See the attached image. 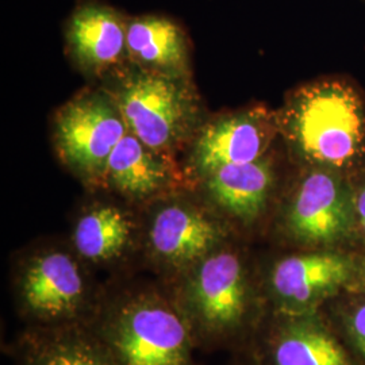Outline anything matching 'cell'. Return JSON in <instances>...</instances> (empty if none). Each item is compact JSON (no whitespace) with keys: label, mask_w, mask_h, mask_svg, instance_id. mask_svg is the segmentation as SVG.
<instances>
[{"label":"cell","mask_w":365,"mask_h":365,"mask_svg":"<svg viewBox=\"0 0 365 365\" xmlns=\"http://www.w3.org/2000/svg\"><path fill=\"white\" fill-rule=\"evenodd\" d=\"M120 111L102 96H84L66 106L56 120L57 145L66 163L92 182L105 179L114 148L126 134Z\"/></svg>","instance_id":"30bf717a"},{"label":"cell","mask_w":365,"mask_h":365,"mask_svg":"<svg viewBox=\"0 0 365 365\" xmlns=\"http://www.w3.org/2000/svg\"><path fill=\"white\" fill-rule=\"evenodd\" d=\"M87 327L118 365H199L195 339L170 289L135 274L105 280Z\"/></svg>","instance_id":"7a4b0ae2"},{"label":"cell","mask_w":365,"mask_h":365,"mask_svg":"<svg viewBox=\"0 0 365 365\" xmlns=\"http://www.w3.org/2000/svg\"><path fill=\"white\" fill-rule=\"evenodd\" d=\"M359 256L341 249H297L259 267L268 313L319 312L327 300L352 289Z\"/></svg>","instance_id":"52a82bcc"},{"label":"cell","mask_w":365,"mask_h":365,"mask_svg":"<svg viewBox=\"0 0 365 365\" xmlns=\"http://www.w3.org/2000/svg\"><path fill=\"white\" fill-rule=\"evenodd\" d=\"M103 287L71 244L29 250L10 274L14 310L27 327H87Z\"/></svg>","instance_id":"3957f363"},{"label":"cell","mask_w":365,"mask_h":365,"mask_svg":"<svg viewBox=\"0 0 365 365\" xmlns=\"http://www.w3.org/2000/svg\"><path fill=\"white\" fill-rule=\"evenodd\" d=\"M6 353L13 365H118L87 327H24Z\"/></svg>","instance_id":"4fadbf2b"},{"label":"cell","mask_w":365,"mask_h":365,"mask_svg":"<svg viewBox=\"0 0 365 365\" xmlns=\"http://www.w3.org/2000/svg\"><path fill=\"white\" fill-rule=\"evenodd\" d=\"M271 140L272 126L264 113L252 111L220 119L209 125L196 143L197 172L207 178L226 165L259 160Z\"/></svg>","instance_id":"5bb4252c"},{"label":"cell","mask_w":365,"mask_h":365,"mask_svg":"<svg viewBox=\"0 0 365 365\" xmlns=\"http://www.w3.org/2000/svg\"><path fill=\"white\" fill-rule=\"evenodd\" d=\"M117 102L131 134L152 150L167 148L182 130L185 99L167 75L150 72L133 76L120 87Z\"/></svg>","instance_id":"8fae6325"},{"label":"cell","mask_w":365,"mask_h":365,"mask_svg":"<svg viewBox=\"0 0 365 365\" xmlns=\"http://www.w3.org/2000/svg\"><path fill=\"white\" fill-rule=\"evenodd\" d=\"M339 324L353 351L365 361V294L349 300L341 309Z\"/></svg>","instance_id":"ac0fdd59"},{"label":"cell","mask_w":365,"mask_h":365,"mask_svg":"<svg viewBox=\"0 0 365 365\" xmlns=\"http://www.w3.org/2000/svg\"><path fill=\"white\" fill-rule=\"evenodd\" d=\"M126 46L133 58L158 71H179L185 66L187 41L182 27L163 15L130 21Z\"/></svg>","instance_id":"e0dca14e"},{"label":"cell","mask_w":365,"mask_h":365,"mask_svg":"<svg viewBox=\"0 0 365 365\" xmlns=\"http://www.w3.org/2000/svg\"><path fill=\"white\" fill-rule=\"evenodd\" d=\"M274 184L272 165L261 157L212 172L206 178L205 197L210 207L233 230H250L269 211Z\"/></svg>","instance_id":"7c38bea8"},{"label":"cell","mask_w":365,"mask_h":365,"mask_svg":"<svg viewBox=\"0 0 365 365\" xmlns=\"http://www.w3.org/2000/svg\"><path fill=\"white\" fill-rule=\"evenodd\" d=\"M128 25L120 14L103 3H81L66 24L71 52L87 68L113 66L128 51Z\"/></svg>","instance_id":"9a60e30c"},{"label":"cell","mask_w":365,"mask_h":365,"mask_svg":"<svg viewBox=\"0 0 365 365\" xmlns=\"http://www.w3.org/2000/svg\"><path fill=\"white\" fill-rule=\"evenodd\" d=\"M167 288L202 352H244L268 314L259 267L235 240L210 253Z\"/></svg>","instance_id":"6da1fadb"},{"label":"cell","mask_w":365,"mask_h":365,"mask_svg":"<svg viewBox=\"0 0 365 365\" xmlns=\"http://www.w3.org/2000/svg\"><path fill=\"white\" fill-rule=\"evenodd\" d=\"M295 152L312 167L344 170L365 153V107L349 84L317 81L295 92L283 113Z\"/></svg>","instance_id":"277c9868"},{"label":"cell","mask_w":365,"mask_h":365,"mask_svg":"<svg viewBox=\"0 0 365 365\" xmlns=\"http://www.w3.org/2000/svg\"><path fill=\"white\" fill-rule=\"evenodd\" d=\"M235 240V230L209 205L168 199L144 220V268L170 286L210 253Z\"/></svg>","instance_id":"5b68a950"},{"label":"cell","mask_w":365,"mask_h":365,"mask_svg":"<svg viewBox=\"0 0 365 365\" xmlns=\"http://www.w3.org/2000/svg\"><path fill=\"white\" fill-rule=\"evenodd\" d=\"M352 289L359 291L360 294H365V255L359 257L357 274H356Z\"/></svg>","instance_id":"ffe728a7"},{"label":"cell","mask_w":365,"mask_h":365,"mask_svg":"<svg viewBox=\"0 0 365 365\" xmlns=\"http://www.w3.org/2000/svg\"><path fill=\"white\" fill-rule=\"evenodd\" d=\"M354 203V235L365 242V178L353 185Z\"/></svg>","instance_id":"d6986e66"},{"label":"cell","mask_w":365,"mask_h":365,"mask_svg":"<svg viewBox=\"0 0 365 365\" xmlns=\"http://www.w3.org/2000/svg\"><path fill=\"white\" fill-rule=\"evenodd\" d=\"M259 365H357L321 317L268 313L244 352Z\"/></svg>","instance_id":"ba28073f"},{"label":"cell","mask_w":365,"mask_h":365,"mask_svg":"<svg viewBox=\"0 0 365 365\" xmlns=\"http://www.w3.org/2000/svg\"><path fill=\"white\" fill-rule=\"evenodd\" d=\"M69 244L92 269L108 279L133 276L134 259L144 265V221L115 203L96 202L78 212Z\"/></svg>","instance_id":"9c48e42d"},{"label":"cell","mask_w":365,"mask_h":365,"mask_svg":"<svg viewBox=\"0 0 365 365\" xmlns=\"http://www.w3.org/2000/svg\"><path fill=\"white\" fill-rule=\"evenodd\" d=\"M150 150L134 134L126 133L108 158L106 180L133 202L156 196L168 182L167 170Z\"/></svg>","instance_id":"2e32d148"},{"label":"cell","mask_w":365,"mask_h":365,"mask_svg":"<svg viewBox=\"0 0 365 365\" xmlns=\"http://www.w3.org/2000/svg\"><path fill=\"white\" fill-rule=\"evenodd\" d=\"M235 361L230 365H259L256 364L253 360H250L245 354H235Z\"/></svg>","instance_id":"44dd1931"},{"label":"cell","mask_w":365,"mask_h":365,"mask_svg":"<svg viewBox=\"0 0 365 365\" xmlns=\"http://www.w3.org/2000/svg\"><path fill=\"white\" fill-rule=\"evenodd\" d=\"M274 227L295 249H339L356 238L352 182L342 170L313 167L283 202Z\"/></svg>","instance_id":"8992f818"}]
</instances>
